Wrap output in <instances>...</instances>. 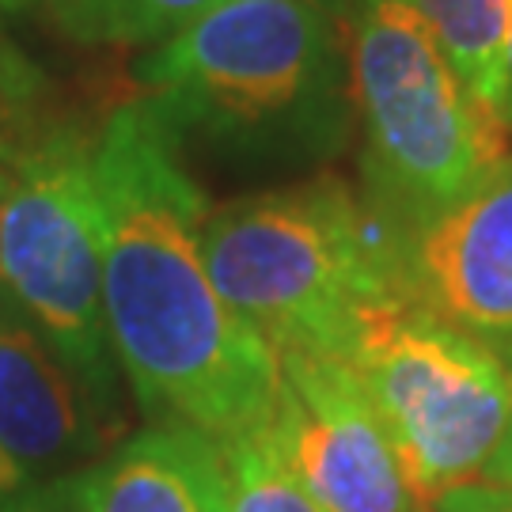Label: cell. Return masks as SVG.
<instances>
[{
	"label": "cell",
	"instance_id": "3",
	"mask_svg": "<svg viewBox=\"0 0 512 512\" xmlns=\"http://www.w3.org/2000/svg\"><path fill=\"white\" fill-rule=\"evenodd\" d=\"M205 262L220 296L277 353L346 361L368 311L395 300L384 224L338 179L209 209Z\"/></svg>",
	"mask_w": 512,
	"mask_h": 512
},
{
	"label": "cell",
	"instance_id": "11",
	"mask_svg": "<svg viewBox=\"0 0 512 512\" xmlns=\"http://www.w3.org/2000/svg\"><path fill=\"white\" fill-rule=\"evenodd\" d=\"M433 31L444 57L471 92L501 110V65L512 0H395Z\"/></svg>",
	"mask_w": 512,
	"mask_h": 512
},
{
	"label": "cell",
	"instance_id": "17",
	"mask_svg": "<svg viewBox=\"0 0 512 512\" xmlns=\"http://www.w3.org/2000/svg\"><path fill=\"white\" fill-rule=\"evenodd\" d=\"M501 76H505V84H501V114H505V122L512 126V19H509V38H505V65H501Z\"/></svg>",
	"mask_w": 512,
	"mask_h": 512
},
{
	"label": "cell",
	"instance_id": "12",
	"mask_svg": "<svg viewBox=\"0 0 512 512\" xmlns=\"http://www.w3.org/2000/svg\"><path fill=\"white\" fill-rule=\"evenodd\" d=\"M69 38L84 46H160L217 0H42Z\"/></svg>",
	"mask_w": 512,
	"mask_h": 512
},
{
	"label": "cell",
	"instance_id": "1",
	"mask_svg": "<svg viewBox=\"0 0 512 512\" xmlns=\"http://www.w3.org/2000/svg\"><path fill=\"white\" fill-rule=\"evenodd\" d=\"M103 232V315L114 365L148 421H179L217 444L274 418L277 349L213 285L202 186L145 99L92 141Z\"/></svg>",
	"mask_w": 512,
	"mask_h": 512
},
{
	"label": "cell",
	"instance_id": "9",
	"mask_svg": "<svg viewBox=\"0 0 512 512\" xmlns=\"http://www.w3.org/2000/svg\"><path fill=\"white\" fill-rule=\"evenodd\" d=\"M114 421L0 289V452L31 482H46L103 456Z\"/></svg>",
	"mask_w": 512,
	"mask_h": 512
},
{
	"label": "cell",
	"instance_id": "15",
	"mask_svg": "<svg viewBox=\"0 0 512 512\" xmlns=\"http://www.w3.org/2000/svg\"><path fill=\"white\" fill-rule=\"evenodd\" d=\"M509 361H512V357H509ZM482 482L512 490V414H509V425H505V433H501V444H497V452L490 456L486 471H482Z\"/></svg>",
	"mask_w": 512,
	"mask_h": 512
},
{
	"label": "cell",
	"instance_id": "13",
	"mask_svg": "<svg viewBox=\"0 0 512 512\" xmlns=\"http://www.w3.org/2000/svg\"><path fill=\"white\" fill-rule=\"evenodd\" d=\"M220 448L228 475L224 512H327L285 467L270 429H255Z\"/></svg>",
	"mask_w": 512,
	"mask_h": 512
},
{
	"label": "cell",
	"instance_id": "16",
	"mask_svg": "<svg viewBox=\"0 0 512 512\" xmlns=\"http://www.w3.org/2000/svg\"><path fill=\"white\" fill-rule=\"evenodd\" d=\"M27 486H31V478L23 475L12 459L0 452V512H8V505H12Z\"/></svg>",
	"mask_w": 512,
	"mask_h": 512
},
{
	"label": "cell",
	"instance_id": "4",
	"mask_svg": "<svg viewBox=\"0 0 512 512\" xmlns=\"http://www.w3.org/2000/svg\"><path fill=\"white\" fill-rule=\"evenodd\" d=\"M349 95L365 133V202L399 228L463 202L512 160L509 122L395 0H357Z\"/></svg>",
	"mask_w": 512,
	"mask_h": 512
},
{
	"label": "cell",
	"instance_id": "5",
	"mask_svg": "<svg viewBox=\"0 0 512 512\" xmlns=\"http://www.w3.org/2000/svg\"><path fill=\"white\" fill-rule=\"evenodd\" d=\"M346 361L421 512L482 482L512 414V361L501 349L395 296L368 311Z\"/></svg>",
	"mask_w": 512,
	"mask_h": 512
},
{
	"label": "cell",
	"instance_id": "8",
	"mask_svg": "<svg viewBox=\"0 0 512 512\" xmlns=\"http://www.w3.org/2000/svg\"><path fill=\"white\" fill-rule=\"evenodd\" d=\"M384 239L403 304L512 357V160L463 202L384 224Z\"/></svg>",
	"mask_w": 512,
	"mask_h": 512
},
{
	"label": "cell",
	"instance_id": "18",
	"mask_svg": "<svg viewBox=\"0 0 512 512\" xmlns=\"http://www.w3.org/2000/svg\"><path fill=\"white\" fill-rule=\"evenodd\" d=\"M323 8H330V12H338V8H346V4H357V0H319Z\"/></svg>",
	"mask_w": 512,
	"mask_h": 512
},
{
	"label": "cell",
	"instance_id": "6",
	"mask_svg": "<svg viewBox=\"0 0 512 512\" xmlns=\"http://www.w3.org/2000/svg\"><path fill=\"white\" fill-rule=\"evenodd\" d=\"M0 289L118 414L92 141L76 129H50L0 160Z\"/></svg>",
	"mask_w": 512,
	"mask_h": 512
},
{
	"label": "cell",
	"instance_id": "14",
	"mask_svg": "<svg viewBox=\"0 0 512 512\" xmlns=\"http://www.w3.org/2000/svg\"><path fill=\"white\" fill-rule=\"evenodd\" d=\"M433 512H512V490L490 486V482H471L437 501Z\"/></svg>",
	"mask_w": 512,
	"mask_h": 512
},
{
	"label": "cell",
	"instance_id": "10",
	"mask_svg": "<svg viewBox=\"0 0 512 512\" xmlns=\"http://www.w3.org/2000/svg\"><path fill=\"white\" fill-rule=\"evenodd\" d=\"M224 448L179 421L110 444L69 475L31 482L8 512H224Z\"/></svg>",
	"mask_w": 512,
	"mask_h": 512
},
{
	"label": "cell",
	"instance_id": "2",
	"mask_svg": "<svg viewBox=\"0 0 512 512\" xmlns=\"http://www.w3.org/2000/svg\"><path fill=\"white\" fill-rule=\"evenodd\" d=\"M137 80L179 145L247 167L323 160L353 114L349 54L319 0H217L152 46Z\"/></svg>",
	"mask_w": 512,
	"mask_h": 512
},
{
	"label": "cell",
	"instance_id": "20",
	"mask_svg": "<svg viewBox=\"0 0 512 512\" xmlns=\"http://www.w3.org/2000/svg\"><path fill=\"white\" fill-rule=\"evenodd\" d=\"M16 4H19V8H23V4H31V0H16Z\"/></svg>",
	"mask_w": 512,
	"mask_h": 512
},
{
	"label": "cell",
	"instance_id": "7",
	"mask_svg": "<svg viewBox=\"0 0 512 512\" xmlns=\"http://www.w3.org/2000/svg\"><path fill=\"white\" fill-rule=\"evenodd\" d=\"M281 387L270 437L327 512H421L395 444L342 357L277 353Z\"/></svg>",
	"mask_w": 512,
	"mask_h": 512
},
{
	"label": "cell",
	"instance_id": "19",
	"mask_svg": "<svg viewBox=\"0 0 512 512\" xmlns=\"http://www.w3.org/2000/svg\"><path fill=\"white\" fill-rule=\"evenodd\" d=\"M16 8H19L16 0H0V12H16Z\"/></svg>",
	"mask_w": 512,
	"mask_h": 512
}]
</instances>
